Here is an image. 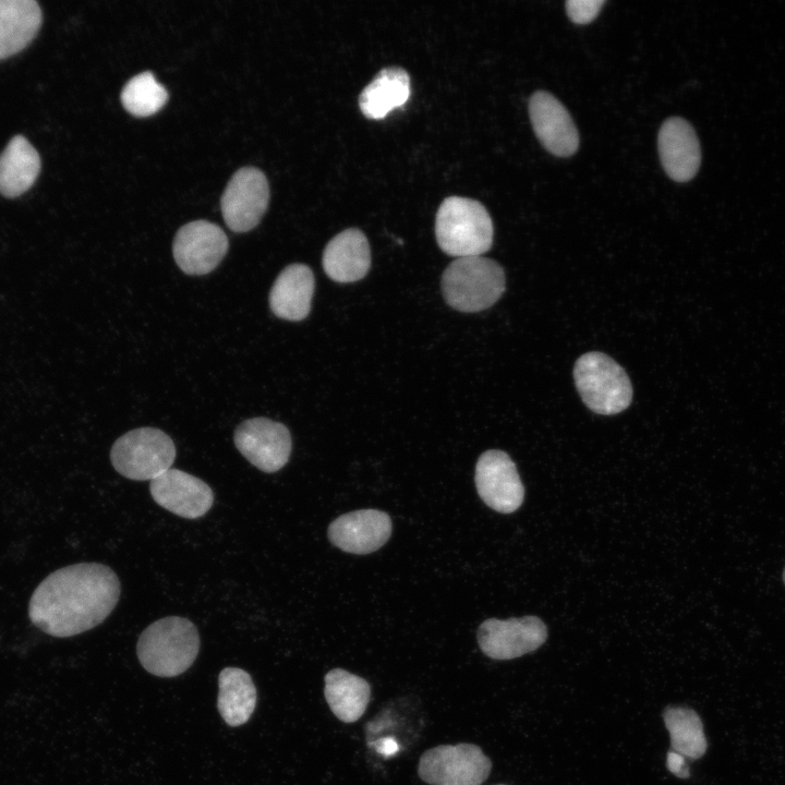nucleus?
Listing matches in <instances>:
<instances>
[{
  "label": "nucleus",
  "instance_id": "1",
  "mask_svg": "<svg viewBox=\"0 0 785 785\" xmlns=\"http://www.w3.org/2000/svg\"><path fill=\"white\" fill-rule=\"evenodd\" d=\"M121 585L116 572L99 563H80L47 576L28 604L32 623L44 632L72 637L101 624L116 607Z\"/></svg>",
  "mask_w": 785,
  "mask_h": 785
},
{
  "label": "nucleus",
  "instance_id": "2",
  "mask_svg": "<svg viewBox=\"0 0 785 785\" xmlns=\"http://www.w3.org/2000/svg\"><path fill=\"white\" fill-rule=\"evenodd\" d=\"M200 651L196 626L188 618L168 616L150 624L141 633L136 653L142 666L158 677L184 673Z\"/></svg>",
  "mask_w": 785,
  "mask_h": 785
},
{
  "label": "nucleus",
  "instance_id": "3",
  "mask_svg": "<svg viewBox=\"0 0 785 785\" xmlns=\"http://www.w3.org/2000/svg\"><path fill=\"white\" fill-rule=\"evenodd\" d=\"M435 234L439 247L450 256H481L492 246L493 221L480 202L450 196L437 210Z\"/></svg>",
  "mask_w": 785,
  "mask_h": 785
},
{
  "label": "nucleus",
  "instance_id": "4",
  "mask_svg": "<svg viewBox=\"0 0 785 785\" xmlns=\"http://www.w3.org/2000/svg\"><path fill=\"white\" fill-rule=\"evenodd\" d=\"M506 289L503 267L483 256L458 257L442 276L445 301L452 309L475 313L495 304Z\"/></svg>",
  "mask_w": 785,
  "mask_h": 785
},
{
  "label": "nucleus",
  "instance_id": "5",
  "mask_svg": "<svg viewBox=\"0 0 785 785\" xmlns=\"http://www.w3.org/2000/svg\"><path fill=\"white\" fill-rule=\"evenodd\" d=\"M573 378L582 401L594 413L616 414L631 403L632 386L627 373L603 352L582 354L576 361Z\"/></svg>",
  "mask_w": 785,
  "mask_h": 785
},
{
  "label": "nucleus",
  "instance_id": "6",
  "mask_svg": "<svg viewBox=\"0 0 785 785\" xmlns=\"http://www.w3.org/2000/svg\"><path fill=\"white\" fill-rule=\"evenodd\" d=\"M174 459L173 440L154 427H140L123 434L110 451L116 471L135 481H152L169 470Z\"/></svg>",
  "mask_w": 785,
  "mask_h": 785
},
{
  "label": "nucleus",
  "instance_id": "7",
  "mask_svg": "<svg viewBox=\"0 0 785 785\" xmlns=\"http://www.w3.org/2000/svg\"><path fill=\"white\" fill-rule=\"evenodd\" d=\"M492 762L473 744L439 745L426 750L418 764L419 777L428 785H481Z\"/></svg>",
  "mask_w": 785,
  "mask_h": 785
},
{
  "label": "nucleus",
  "instance_id": "8",
  "mask_svg": "<svg viewBox=\"0 0 785 785\" xmlns=\"http://www.w3.org/2000/svg\"><path fill=\"white\" fill-rule=\"evenodd\" d=\"M269 202V186L265 174L252 167L239 169L228 182L221 196V213L226 225L234 232L255 228Z\"/></svg>",
  "mask_w": 785,
  "mask_h": 785
},
{
  "label": "nucleus",
  "instance_id": "9",
  "mask_svg": "<svg viewBox=\"0 0 785 785\" xmlns=\"http://www.w3.org/2000/svg\"><path fill=\"white\" fill-rule=\"evenodd\" d=\"M234 445L254 467L274 473L289 460L291 436L286 425L267 418L242 422L234 431Z\"/></svg>",
  "mask_w": 785,
  "mask_h": 785
},
{
  "label": "nucleus",
  "instance_id": "10",
  "mask_svg": "<svg viewBox=\"0 0 785 785\" xmlns=\"http://www.w3.org/2000/svg\"><path fill=\"white\" fill-rule=\"evenodd\" d=\"M547 638L545 624L535 616L484 620L478 630L481 651L494 660H511L540 648Z\"/></svg>",
  "mask_w": 785,
  "mask_h": 785
},
{
  "label": "nucleus",
  "instance_id": "11",
  "mask_svg": "<svg viewBox=\"0 0 785 785\" xmlns=\"http://www.w3.org/2000/svg\"><path fill=\"white\" fill-rule=\"evenodd\" d=\"M228 246V238L220 227L207 220H195L177 231L172 253L183 273L198 276L214 270Z\"/></svg>",
  "mask_w": 785,
  "mask_h": 785
},
{
  "label": "nucleus",
  "instance_id": "12",
  "mask_svg": "<svg viewBox=\"0 0 785 785\" xmlns=\"http://www.w3.org/2000/svg\"><path fill=\"white\" fill-rule=\"evenodd\" d=\"M474 481L481 499L498 512H514L523 502L524 488L516 464L505 451L483 452L475 466Z\"/></svg>",
  "mask_w": 785,
  "mask_h": 785
},
{
  "label": "nucleus",
  "instance_id": "13",
  "mask_svg": "<svg viewBox=\"0 0 785 785\" xmlns=\"http://www.w3.org/2000/svg\"><path fill=\"white\" fill-rule=\"evenodd\" d=\"M149 492L159 506L186 519L204 516L214 503V493L207 483L179 469L170 468L153 479Z\"/></svg>",
  "mask_w": 785,
  "mask_h": 785
},
{
  "label": "nucleus",
  "instance_id": "14",
  "mask_svg": "<svg viewBox=\"0 0 785 785\" xmlns=\"http://www.w3.org/2000/svg\"><path fill=\"white\" fill-rule=\"evenodd\" d=\"M529 114L534 133L551 154L558 157L573 155L579 134L567 109L552 94L538 90L529 101Z\"/></svg>",
  "mask_w": 785,
  "mask_h": 785
},
{
  "label": "nucleus",
  "instance_id": "15",
  "mask_svg": "<svg viewBox=\"0 0 785 785\" xmlns=\"http://www.w3.org/2000/svg\"><path fill=\"white\" fill-rule=\"evenodd\" d=\"M391 534L390 517L377 509L345 514L328 527V539L338 548L352 554H370L381 548Z\"/></svg>",
  "mask_w": 785,
  "mask_h": 785
},
{
  "label": "nucleus",
  "instance_id": "16",
  "mask_svg": "<svg viewBox=\"0 0 785 785\" xmlns=\"http://www.w3.org/2000/svg\"><path fill=\"white\" fill-rule=\"evenodd\" d=\"M657 147L661 164L667 176L676 182L691 180L699 170L701 149L692 125L683 118L673 117L664 121Z\"/></svg>",
  "mask_w": 785,
  "mask_h": 785
},
{
  "label": "nucleus",
  "instance_id": "17",
  "mask_svg": "<svg viewBox=\"0 0 785 785\" xmlns=\"http://www.w3.org/2000/svg\"><path fill=\"white\" fill-rule=\"evenodd\" d=\"M323 267L334 281L348 283L362 279L371 267V250L365 234L349 228L335 235L323 253Z\"/></svg>",
  "mask_w": 785,
  "mask_h": 785
},
{
  "label": "nucleus",
  "instance_id": "18",
  "mask_svg": "<svg viewBox=\"0 0 785 785\" xmlns=\"http://www.w3.org/2000/svg\"><path fill=\"white\" fill-rule=\"evenodd\" d=\"M314 287V275L307 265H288L278 275L269 292L270 310L282 319H304L311 311Z\"/></svg>",
  "mask_w": 785,
  "mask_h": 785
},
{
  "label": "nucleus",
  "instance_id": "19",
  "mask_svg": "<svg viewBox=\"0 0 785 785\" xmlns=\"http://www.w3.org/2000/svg\"><path fill=\"white\" fill-rule=\"evenodd\" d=\"M41 24V10L34 0H0V60L24 49Z\"/></svg>",
  "mask_w": 785,
  "mask_h": 785
},
{
  "label": "nucleus",
  "instance_id": "20",
  "mask_svg": "<svg viewBox=\"0 0 785 785\" xmlns=\"http://www.w3.org/2000/svg\"><path fill=\"white\" fill-rule=\"evenodd\" d=\"M411 93L410 76L400 67L382 69L359 97V106L367 119H383L403 106Z\"/></svg>",
  "mask_w": 785,
  "mask_h": 785
},
{
  "label": "nucleus",
  "instance_id": "21",
  "mask_svg": "<svg viewBox=\"0 0 785 785\" xmlns=\"http://www.w3.org/2000/svg\"><path fill=\"white\" fill-rule=\"evenodd\" d=\"M324 680L325 699L334 715L343 723L360 720L371 699L370 684L342 668L329 671Z\"/></svg>",
  "mask_w": 785,
  "mask_h": 785
},
{
  "label": "nucleus",
  "instance_id": "22",
  "mask_svg": "<svg viewBox=\"0 0 785 785\" xmlns=\"http://www.w3.org/2000/svg\"><path fill=\"white\" fill-rule=\"evenodd\" d=\"M40 171V158L22 135L11 138L0 155V194L16 197L26 192Z\"/></svg>",
  "mask_w": 785,
  "mask_h": 785
},
{
  "label": "nucleus",
  "instance_id": "23",
  "mask_svg": "<svg viewBox=\"0 0 785 785\" xmlns=\"http://www.w3.org/2000/svg\"><path fill=\"white\" fill-rule=\"evenodd\" d=\"M218 711L232 727L249 721L256 705V688L250 674L238 667H226L218 677Z\"/></svg>",
  "mask_w": 785,
  "mask_h": 785
},
{
  "label": "nucleus",
  "instance_id": "24",
  "mask_svg": "<svg viewBox=\"0 0 785 785\" xmlns=\"http://www.w3.org/2000/svg\"><path fill=\"white\" fill-rule=\"evenodd\" d=\"M663 718L671 736V750L691 760L699 759L705 753L708 742L703 724L692 709L667 706Z\"/></svg>",
  "mask_w": 785,
  "mask_h": 785
},
{
  "label": "nucleus",
  "instance_id": "25",
  "mask_svg": "<svg viewBox=\"0 0 785 785\" xmlns=\"http://www.w3.org/2000/svg\"><path fill=\"white\" fill-rule=\"evenodd\" d=\"M167 100L166 88L156 81L150 72L133 76L121 93L124 109L136 117H148L156 113Z\"/></svg>",
  "mask_w": 785,
  "mask_h": 785
},
{
  "label": "nucleus",
  "instance_id": "26",
  "mask_svg": "<svg viewBox=\"0 0 785 785\" xmlns=\"http://www.w3.org/2000/svg\"><path fill=\"white\" fill-rule=\"evenodd\" d=\"M604 0H569L566 2V12L576 24H588L600 13Z\"/></svg>",
  "mask_w": 785,
  "mask_h": 785
},
{
  "label": "nucleus",
  "instance_id": "27",
  "mask_svg": "<svg viewBox=\"0 0 785 785\" xmlns=\"http://www.w3.org/2000/svg\"><path fill=\"white\" fill-rule=\"evenodd\" d=\"M686 758L681 754L671 750L667 752L666 765L669 772L675 774L677 777L687 778L690 775L688 765L686 764Z\"/></svg>",
  "mask_w": 785,
  "mask_h": 785
},
{
  "label": "nucleus",
  "instance_id": "28",
  "mask_svg": "<svg viewBox=\"0 0 785 785\" xmlns=\"http://www.w3.org/2000/svg\"><path fill=\"white\" fill-rule=\"evenodd\" d=\"M783 579H784V582H785V570H784V576H783Z\"/></svg>",
  "mask_w": 785,
  "mask_h": 785
}]
</instances>
